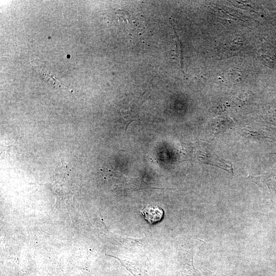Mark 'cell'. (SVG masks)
Masks as SVG:
<instances>
[{"mask_svg": "<svg viewBox=\"0 0 276 276\" xmlns=\"http://www.w3.org/2000/svg\"><path fill=\"white\" fill-rule=\"evenodd\" d=\"M249 94L248 93L240 94L236 99L239 104H244L249 99Z\"/></svg>", "mask_w": 276, "mask_h": 276, "instance_id": "obj_3", "label": "cell"}, {"mask_svg": "<svg viewBox=\"0 0 276 276\" xmlns=\"http://www.w3.org/2000/svg\"><path fill=\"white\" fill-rule=\"evenodd\" d=\"M204 150L202 156L203 163L217 167L234 175L232 164L230 162L221 158L209 148Z\"/></svg>", "mask_w": 276, "mask_h": 276, "instance_id": "obj_1", "label": "cell"}, {"mask_svg": "<svg viewBox=\"0 0 276 276\" xmlns=\"http://www.w3.org/2000/svg\"><path fill=\"white\" fill-rule=\"evenodd\" d=\"M140 213L149 224L152 225L163 219L164 212L157 205H147L140 210Z\"/></svg>", "mask_w": 276, "mask_h": 276, "instance_id": "obj_2", "label": "cell"}, {"mask_svg": "<svg viewBox=\"0 0 276 276\" xmlns=\"http://www.w3.org/2000/svg\"><path fill=\"white\" fill-rule=\"evenodd\" d=\"M220 276H225V275H221Z\"/></svg>", "mask_w": 276, "mask_h": 276, "instance_id": "obj_5", "label": "cell"}, {"mask_svg": "<svg viewBox=\"0 0 276 276\" xmlns=\"http://www.w3.org/2000/svg\"><path fill=\"white\" fill-rule=\"evenodd\" d=\"M239 75H240L238 74L237 71L231 70L227 73V76L229 79L233 81L237 80Z\"/></svg>", "mask_w": 276, "mask_h": 276, "instance_id": "obj_4", "label": "cell"}]
</instances>
